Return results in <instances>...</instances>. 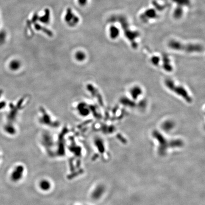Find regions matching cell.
I'll use <instances>...</instances> for the list:
<instances>
[{
  "label": "cell",
  "mask_w": 205,
  "mask_h": 205,
  "mask_svg": "<svg viewBox=\"0 0 205 205\" xmlns=\"http://www.w3.org/2000/svg\"><path fill=\"white\" fill-rule=\"evenodd\" d=\"M184 13V8L180 6H176L173 11V16L176 19H180L182 17Z\"/></svg>",
  "instance_id": "11"
},
{
  "label": "cell",
  "mask_w": 205,
  "mask_h": 205,
  "mask_svg": "<svg viewBox=\"0 0 205 205\" xmlns=\"http://www.w3.org/2000/svg\"><path fill=\"white\" fill-rule=\"evenodd\" d=\"M164 84L168 89L180 96L188 103L190 104L192 102V98L184 87L176 84V83L170 78L166 79Z\"/></svg>",
  "instance_id": "3"
},
{
  "label": "cell",
  "mask_w": 205,
  "mask_h": 205,
  "mask_svg": "<svg viewBox=\"0 0 205 205\" xmlns=\"http://www.w3.org/2000/svg\"><path fill=\"white\" fill-rule=\"evenodd\" d=\"M160 57L158 56H153L152 57L151 59V61L152 63V64L154 65L155 66H157L158 64H159V62L160 61Z\"/></svg>",
  "instance_id": "20"
},
{
  "label": "cell",
  "mask_w": 205,
  "mask_h": 205,
  "mask_svg": "<svg viewBox=\"0 0 205 205\" xmlns=\"http://www.w3.org/2000/svg\"><path fill=\"white\" fill-rule=\"evenodd\" d=\"M1 154H0V160H1Z\"/></svg>",
  "instance_id": "23"
},
{
  "label": "cell",
  "mask_w": 205,
  "mask_h": 205,
  "mask_svg": "<svg viewBox=\"0 0 205 205\" xmlns=\"http://www.w3.org/2000/svg\"><path fill=\"white\" fill-rule=\"evenodd\" d=\"M113 22L119 24L122 29H123L124 36L129 41L133 49H136L138 47L137 39L139 37L140 33L138 31L132 29L127 19L123 15L114 16L111 19Z\"/></svg>",
  "instance_id": "1"
},
{
  "label": "cell",
  "mask_w": 205,
  "mask_h": 205,
  "mask_svg": "<svg viewBox=\"0 0 205 205\" xmlns=\"http://www.w3.org/2000/svg\"><path fill=\"white\" fill-rule=\"evenodd\" d=\"M21 66V64L19 60H14L11 62L10 64V67L13 70H18Z\"/></svg>",
  "instance_id": "17"
},
{
  "label": "cell",
  "mask_w": 205,
  "mask_h": 205,
  "mask_svg": "<svg viewBox=\"0 0 205 205\" xmlns=\"http://www.w3.org/2000/svg\"><path fill=\"white\" fill-rule=\"evenodd\" d=\"M25 167L23 165L18 164L12 169L10 174V179L11 182L17 183L21 181L25 174Z\"/></svg>",
  "instance_id": "5"
},
{
  "label": "cell",
  "mask_w": 205,
  "mask_h": 205,
  "mask_svg": "<svg viewBox=\"0 0 205 205\" xmlns=\"http://www.w3.org/2000/svg\"><path fill=\"white\" fill-rule=\"evenodd\" d=\"M142 90L140 87L136 86L132 88L131 95L134 99H136L142 93Z\"/></svg>",
  "instance_id": "12"
},
{
  "label": "cell",
  "mask_w": 205,
  "mask_h": 205,
  "mask_svg": "<svg viewBox=\"0 0 205 205\" xmlns=\"http://www.w3.org/2000/svg\"><path fill=\"white\" fill-rule=\"evenodd\" d=\"M174 127V124L173 122L167 121L165 122L162 125V128L165 131H169Z\"/></svg>",
  "instance_id": "16"
},
{
  "label": "cell",
  "mask_w": 205,
  "mask_h": 205,
  "mask_svg": "<svg viewBox=\"0 0 205 205\" xmlns=\"http://www.w3.org/2000/svg\"><path fill=\"white\" fill-rule=\"evenodd\" d=\"M38 187L41 191L47 192L51 189L52 184L49 180L43 178L39 180L38 183Z\"/></svg>",
  "instance_id": "7"
},
{
  "label": "cell",
  "mask_w": 205,
  "mask_h": 205,
  "mask_svg": "<svg viewBox=\"0 0 205 205\" xmlns=\"http://www.w3.org/2000/svg\"><path fill=\"white\" fill-rule=\"evenodd\" d=\"M159 16V12L153 7L145 9L139 16L140 20L144 23L156 20Z\"/></svg>",
  "instance_id": "4"
},
{
  "label": "cell",
  "mask_w": 205,
  "mask_h": 205,
  "mask_svg": "<svg viewBox=\"0 0 205 205\" xmlns=\"http://www.w3.org/2000/svg\"><path fill=\"white\" fill-rule=\"evenodd\" d=\"M105 187L102 185H98L95 188H94L91 193V198L93 200H98L102 197L105 192Z\"/></svg>",
  "instance_id": "8"
},
{
  "label": "cell",
  "mask_w": 205,
  "mask_h": 205,
  "mask_svg": "<svg viewBox=\"0 0 205 205\" xmlns=\"http://www.w3.org/2000/svg\"><path fill=\"white\" fill-rule=\"evenodd\" d=\"M78 112L82 116H88L89 113V110L85 104H80L78 106Z\"/></svg>",
  "instance_id": "13"
},
{
  "label": "cell",
  "mask_w": 205,
  "mask_h": 205,
  "mask_svg": "<svg viewBox=\"0 0 205 205\" xmlns=\"http://www.w3.org/2000/svg\"><path fill=\"white\" fill-rule=\"evenodd\" d=\"M168 46L172 50L186 53H201L204 51V47L201 44L197 43H184L176 39H171Z\"/></svg>",
  "instance_id": "2"
},
{
  "label": "cell",
  "mask_w": 205,
  "mask_h": 205,
  "mask_svg": "<svg viewBox=\"0 0 205 205\" xmlns=\"http://www.w3.org/2000/svg\"><path fill=\"white\" fill-rule=\"evenodd\" d=\"M153 136L159 142L160 147L159 148V152L160 154H164L166 152V150L169 146V144H168L167 140L166 138L162 135L161 133H160L158 131L155 130L152 133Z\"/></svg>",
  "instance_id": "6"
},
{
  "label": "cell",
  "mask_w": 205,
  "mask_h": 205,
  "mask_svg": "<svg viewBox=\"0 0 205 205\" xmlns=\"http://www.w3.org/2000/svg\"><path fill=\"white\" fill-rule=\"evenodd\" d=\"M162 66L163 69L168 72H170L173 70V67L171 64L170 59L166 55H164L162 57Z\"/></svg>",
  "instance_id": "9"
},
{
  "label": "cell",
  "mask_w": 205,
  "mask_h": 205,
  "mask_svg": "<svg viewBox=\"0 0 205 205\" xmlns=\"http://www.w3.org/2000/svg\"><path fill=\"white\" fill-rule=\"evenodd\" d=\"M170 1L176 4V6H180L184 8L190 4V0H170Z\"/></svg>",
  "instance_id": "14"
},
{
  "label": "cell",
  "mask_w": 205,
  "mask_h": 205,
  "mask_svg": "<svg viewBox=\"0 0 205 205\" xmlns=\"http://www.w3.org/2000/svg\"><path fill=\"white\" fill-rule=\"evenodd\" d=\"M6 37V33L4 31L0 32V42H2L5 40Z\"/></svg>",
  "instance_id": "22"
},
{
  "label": "cell",
  "mask_w": 205,
  "mask_h": 205,
  "mask_svg": "<svg viewBox=\"0 0 205 205\" xmlns=\"http://www.w3.org/2000/svg\"><path fill=\"white\" fill-rule=\"evenodd\" d=\"M86 57H87L85 53L81 50L77 51V52H75V58L77 61H84Z\"/></svg>",
  "instance_id": "15"
},
{
  "label": "cell",
  "mask_w": 205,
  "mask_h": 205,
  "mask_svg": "<svg viewBox=\"0 0 205 205\" xmlns=\"http://www.w3.org/2000/svg\"><path fill=\"white\" fill-rule=\"evenodd\" d=\"M97 142H96V144H97V147L99 148V151L101 153H103L105 151V149H104V146L103 142H102L101 140H96ZM98 148V149H99Z\"/></svg>",
  "instance_id": "21"
},
{
  "label": "cell",
  "mask_w": 205,
  "mask_h": 205,
  "mask_svg": "<svg viewBox=\"0 0 205 205\" xmlns=\"http://www.w3.org/2000/svg\"><path fill=\"white\" fill-rule=\"evenodd\" d=\"M4 130L6 133L10 135H13L16 133L15 128L12 124H7L4 127Z\"/></svg>",
  "instance_id": "18"
},
{
  "label": "cell",
  "mask_w": 205,
  "mask_h": 205,
  "mask_svg": "<svg viewBox=\"0 0 205 205\" xmlns=\"http://www.w3.org/2000/svg\"><path fill=\"white\" fill-rule=\"evenodd\" d=\"M120 31L118 27L112 25L109 29V34L111 39H116L120 35Z\"/></svg>",
  "instance_id": "10"
},
{
  "label": "cell",
  "mask_w": 205,
  "mask_h": 205,
  "mask_svg": "<svg viewBox=\"0 0 205 205\" xmlns=\"http://www.w3.org/2000/svg\"><path fill=\"white\" fill-rule=\"evenodd\" d=\"M170 146L172 147V148H176V147H180L183 145V142L180 140H174L171 141L169 144Z\"/></svg>",
  "instance_id": "19"
}]
</instances>
